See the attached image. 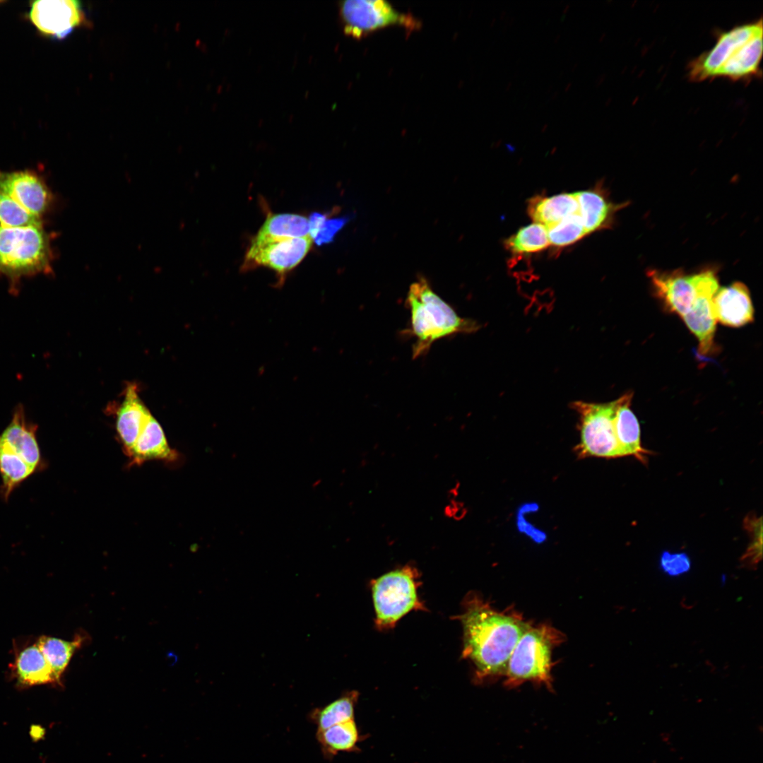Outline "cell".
<instances>
[{
  "instance_id": "cell-36",
  "label": "cell",
  "mask_w": 763,
  "mask_h": 763,
  "mask_svg": "<svg viewBox=\"0 0 763 763\" xmlns=\"http://www.w3.org/2000/svg\"><path fill=\"white\" fill-rule=\"evenodd\" d=\"M569 6H570L569 4H567L565 6L564 8L563 9V14L564 15L567 12L568 9L569 8Z\"/></svg>"
},
{
  "instance_id": "cell-38",
  "label": "cell",
  "mask_w": 763,
  "mask_h": 763,
  "mask_svg": "<svg viewBox=\"0 0 763 763\" xmlns=\"http://www.w3.org/2000/svg\"><path fill=\"white\" fill-rule=\"evenodd\" d=\"M505 15H506V11L504 10L500 13V16H499L500 18L502 19L505 16Z\"/></svg>"
},
{
  "instance_id": "cell-35",
  "label": "cell",
  "mask_w": 763,
  "mask_h": 763,
  "mask_svg": "<svg viewBox=\"0 0 763 763\" xmlns=\"http://www.w3.org/2000/svg\"><path fill=\"white\" fill-rule=\"evenodd\" d=\"M559 93H560V92L558 90L555 92L554 94L552 95L551 99L552 100L556 99V97L559 95Z\"/></svg>"
},
{
  "instance_id": "cell-3",
  "label": "cell",
  "mask_w": 763,
  "mask_h": 763,
  "mask_svg": "<svg viewBox=\"0 0 763 763\" xmlns=\"http://www.w3.org/2000/svg\"><path fill=\"white\" fill-rule=\"evenodd\" d=\"M564 635L548 624L527 627L516 643L504 673V685L514 688L526 682L552 689V650Z\"/></svg>"
},
{
  "instance_id": "cell-45",
  "label": "cell",
  "mask_w": 763,
  "mask_h": 763,
  "mask_svg": "<svg viewBox=\"0 0 763 763\" xmlns=\"http://www.w3.org/2000/svg\"><path fill=\"white\" fill-rule=\"evenodd\" d=\"M1 1H0V3H1Z\"/></svg>"
},
{
  "instance_id": "cell-9",
  "label": "cell",
  "mask_w": 763,
  "mask_h": 763,
  "mask_svg": "<svg viewBox=\"0 0 763 763\" xmlns=\"http://www.w3.org/2000/svg\"><path fill=\"white\" fill-rule=\"evenodd\" d=\"M762 18L716 33L713 47L692 59L687 66L690 81L702 82L717 78L718 73L731 54L740 45L763 31Z\"/></svg>"
},
{
  "instance_id": "cell-12",
  "label": "cell",
  "mask_w": 763,
  "mask_h": 763,
  "mask_svg": "<svg viewBox=\"0 0 763 763\" xmlns=\"http://www.w3.org/2000/svg\"><path fill=\"white\" fill-rule=\"evenodd\" d=\"M0 191L39 218L47 209L52 199L44 182L30 171L0 172Z\"/></svg>"
},
{
  "instance_id": "cell-13",
  "label": "cell",
  "mask_w": 763,
  "mask_h": 763,
  "mask_svg": "<svg viewBox=\"0 0 763 763\" xmlns=\"http://www.w3.org/2000/svg\"><path fill=\"white\" fill-rule=\"evenodd\" d=\"M579 204V214L587 235L610 228L616 214L629 202L614 203L601 182L594 187L574 192Z\"/></svg>"
},
{
  "instance_id": "cell-26",
  "label": "cell",
  "mask_w": 763,
  "mask_h": 763,
  "mask_svg": "<svg viewBox=\"0 0 763 763\" xmlns=\"http://www.w3.org/2000/svg\"><path fill=\"white\" fill-rule=\"evenodd\" d=\"M256 235L276 239L308 237L309 219L297 214H274L267 218Z\"/></svg>"
},
{
  "instance_id": "cell-39",
  "label": "cell",
  "mask_w": 763,
  "mask_h": 763,
  "mask_svg": "<svg viewBox=\"0 0 763 763\" xmlns=\"http://www.w3.org/2000/svg\"><path fill=\"white\" fill-rule=\"evenodd\" d=\"M548 127V125L547 124H545V125L543 126V128L541 129V131H542V132H544V131H545V130H547Z\"/></svg>"
},
{
  "instance_id": "cell-4",
  "label": "cell",
  "mask_w": 763,
  "mask_h": 763,
  "mask_svg": "<svg viewBox=\"0 0 763 763\" xmlns=\"http://www.w3.org/2000/svg\"><path fill=\"white\" fill-rule=\"evenodd\" d=\"M420 585L419 572L410 565L389 572L372 581L375 625L379 629L394 627L410 611L427 610L418 596Z\"/></svg>"
},
{
  "instance_id": "cell-41",
  "label": "cell",
  "mask_w": 763,
  "mask_h": 763,
  "mask_svg": "<svg viewBox=\"0 0 763 763\" xmlns=\"http://www.w3.org/2000/svg\"><path fill=\"white\" fill-rule=\"evenodd\" d=\"M578 64H579L578 63H575L574 64V66H572V72L576 69V67L578 66Z\"/></svg>"
},
{
  "instance_id": "cell-19",
  "label": "cell",
  "mask_w": 763,
  "mask_h": 763,
  "mask_svg": "<svg viewBox=\"0 0 763 763\" xmlns=\"http://www.w3.org/2000/svg\"><path fill=\"white\" fill-rule=\"evenodd\" d=\"M762 35L759 32L737 47L719 70L717 78L750 82L762 76Z\"/></svg>"
},
{
  "instance_id": "cell-14",
  "label": "cell",
  "mask_w": 763,
  "mask_h": 763,
  "mask_svg": "<svg viewBox=\"0 0 763 763\" xmlns=\"http://www.w3.org/2000/svg\"><path fill=\"white\" fill-rule=\"evenodd\" d=\"M716 322L738 328L754 320V307L747 287L741 282L719 288L712 300Z\"/></svg>"
},
{
  "instance_id": "cell-10",
  "label": "cell",
  "mask_w": 763,
  "mask_h": 763,
  "mask_svg": "<svg viewBox=\"0 0 763 763\" xmlns=\"http://www.w3.org/2000/svg\"><path fill=\"white\" fill-rule=\"evenodd\" d=\"M312 242L310 236L276 239L256 235L247 253L244 266H263L283 275L302 261Z\"/></svg>"
},
{
  "instance_id": "cell-28",
  "label": "cell",
  "mask_w": 763,
  "mask_h": 763,
  "mask_svg": "<svg viewBox=\"0 0 763 763\" xmlns=\"http://www.w3.org/2000/svg\"><path fill=\"white\" fill-rule=\"evenodd\" d=\"M504 244L513 254L536 253L550 246L545 227L536 223L520 228L506 239Z\"/></svg>"
},
{
  "instance_id": "cell-23",
  "label": "cell",
  "mask_w": 763,
  "mask_h": 763,
  "mask_svg": "<svg viewBox=\"0 0 763 763\" xmlns=\"http://www.w3.org/2000/svg\"><path fill=\"white\" fill-rule=\"evenodd\" d=\"M316 738L324 757L331 759L339 752L360 751L358 743L366 735L360 734L355 719H353L323 730H317Z\"/></svg>"
},
{
  "instance_id": "cell-18",
  "label": "cell",
  "mask_w": 763,
  "mask_h": 763,
  "mask_svg": "<svg viewBox=\"0 0 763 763\" xmlns=\"http://www.w3.org/2000/svg\"><path fill=\"white\" fill-rule=\"evenodd\" d=\"M37 426L26 418L23 406H18L0 438L17 455L35 471L41 468L42 459L36 437Z\"/></svg>"
},
{
  "instance_id": "cell-43",
  "label": "cell",
  "mask_w": 763,
  "mask_h": 763,
  "mask_svg": "<svg viewBox=\"0 0 763 763\" xmlns=\"http://www.w3.org/2000/svg\"><path fill=\"white\" fill-rule=\"evenodd\" d=\"M552 85H551L550 86V88H548V91H547V93H549V92L550 91V90L552 89Z\"/></svg>"
},
{
  "instance_id": "cell-34",
  "label": "cell",
  "mask_w": 763,
  "mask_h": 763,
  "mask_svg": "<svg viewBox=\"0 0 763 763\" xmlns=\"http://www.w3.org/2000/svg\"><path fill=\"white\" fill-rule=\"evenodd\" d=\"M572 82L568 83L567 85L564 88V91L567 92L569 90V88L572 87Z\"/></svg>"
},
{
  "instance_id": "cell-17",
  "label": "cell",
  "mask_w": 763,
  "mask_h": 763,
  "mask_svg": "<svg viewBox=\"0 0 763 763\" xmlns=\"http://www.w3.org/2000/svg\"><path fill=\"white\" fill-rule=\"evenodd\" d=\"M719 288L718 281L706 287L698 295L690 310L682 318L695 336L701 355L711 353L714 347L716 320L713 311L712 300Z\"/></svg>"
},
{
  "instance_id": "cell-24",
  "label": "cell",
  "mask_w": 763,
  "mask_h": 763,
  "mask_svg": "<svg viewBox=\"0 0 763 763\" xmlns=\"http://www.w3.org/2000/svg\"><path fill=\"white\" fill-rule=\"evenodd\" d=\"M86 639L85 634H77L71 641L45 635L37 639L38 646L59 685H61L62 675L74 653L81 647Z\"/></svg>"
},
{
  "instance_id": "cell-31",
  "label": "cell",
  "mask_w": 763,
  "mask_h": 763,
  "mask_svg": "<svg viewBox=\"0 0 763 763\" xmlns=\"http://www.w3.org/2000/svg\"><path fill=\"white\" fill-rule=\"evenodd\" d=\"M346 221L345 218L328 219L326 215L314 213L309 219V235L318 245L331 242Z\"/></svg>"
},
{
  "instance_id": "cell-11",
  "label": "cell",
  "mask_w": 763,
  "mask_h": 763,
  "mask_svg": "<svg viewBox=\"0 0 763 763\" xmlns=\"http://www.w3.org/2000/svg\"><path fill=\"white\" fill-rule=\"evenodd\" d=\"M29 18L45 35L63 38L83 22L80 2L74 0H38L31 4Z\"/></svg>"
},
{
  "instance_id": "cell-15",
  "label": "cell",
  "mask_w": 763,
  "mask_h": 763,
  "mask_svg": "<svg viewBox=\"0 0 763 763\" xmlns=\"http://www.w3.org/2000/svg\"><path fill=\"white\" fill-rule=\"evenodd\" d=\"M151 414L141 401L136 384L126 386L116 412L115 427L124 453L129 456Z\"/></svg>"
},
{
  "instance_id": "cell-22",
  "label": "cell",
  "mask_w": 763,
  "mask_h": 763,
  "mask_svg": "<svg viewBox=\"0 0 763 763\" xmlns=\"http://www.w3.org/2000/svg\"><path fill=\"white\" fill-rule=\"evenodd\" d=\"M527 213L534 223L548 228L564 218L579 213L575 193H562L551 196L536 195L527 203Z\"/></svg>"
},
{
  "instance_id": "cell-32",
  "label": "cell",
  "mask_w": 763,
  "mask_h": 763,
  "mask_svg": "<svg viewBox=\"0 0 763 763\" xmlns=\"http://www.w3.org/2000/svg\"><path fill=\"white\" fill-rule=\"evenodd\" d=\"M744 523L745 528L751 534L752 540L746 552L743 556L742 561L746 565L754 566L762 559V517L757 518L755 515L750 514L747 516Z\"/></svg>"
},
{
  "instance_id": "cell-30",
  "label": "cell",
  "mask_w": 763,
  "mask_h": 763,
  "mask_svg": "<svg viewBox=\"0 0 763 763\" xmlns=\"http://www.w3.org/2000/svg\"><path fill=\"white\" fill-rule=\"evenodd\" d=\"M0 226L28 227L42 225L40 218L30 213L10 196L0 191Z\"/></svg>"
},
{
  "instance_id": "cell-1",
  "label": "cell",
  "mask_w": 763,
  "mask_h": 763,
  "mask_svg": "<svg viewBox=\"0 0 763 763\" xmlns=\"http://www.w3.org/2000/svg\"><path fill=\"white\" fill-rule=\"evenodd\" d=\"M456 616L463 627L462 657L475 668L480 683L504 677L510 656L531 623L514 610L499 611L475 592L463 599Z\"/></svg>"
},
{
  "instance_id": "cell-7",
  "label": "cell",
  "mask_w": 763,
  "mask_h": 763,
  "mask_svg": "<svg viewBox=\"0 0 763 763\" xmlns=\"http://www.w3.org/2000/svg\"><path fill=\"white\" fill-rule=\"evenodd\" d=\"M646 275L656 297L668 311L681 318L690 310L706 287L718 281L717 271L712 268L690 274L681 268L672 271L650 268Z\"/></svg>"
},
{
  "instance_id": "cell-16",
  "label": "cell",
  "mask_w": 763,
  "mask_h": 763,
  "mask_svg": "<svg viewBox=\"0 0 763 763\" xmlns=\"http://www.w3.org/2000/svg\"><path fill=\"white\" fill-rule=\"evenodd\" d=\"M10 670L12 678L20 687L59 685L37 640L16 651Z\"/></svg>"
},
{
  "instance_id": "cell-37",
  "label": "cell",
  "mask_w": 763,
  "mask_h": 763,
  "mask_svg": "<svg viewBox=\"0 0 763 763\" xmlns=\"http://www.w3.org/2000/svg\"><path fill=\"white\" fill-rule=\"evenodd\" d=\"M560 34H558V35H557V36H556V37H555V39H554V42H555V43H557V42H558V41L560 40Z\"/></svg>"
},
{
  "instance_id": "cell-29",
  "label": "cell",
  "mask_w": 763,
  "mask_h": 763,
  "mask_svg": "<svg viewBox=\"0 0 763 763\" xmlns=\"http://www.w3.org/2000/svg\"><path fill=\"white\" fill-rule=\"evenodd\" d=\"M550 245L562 249L587 235L579 213L569 215L546 228Z\"/></svg>"
},
{
  "instance_id": "cell-33",
  "label": "cell",
  "mask_w": 763,
  "mask_h": 763,
  "mask_svg": "<svg viewBox=\"0 0 763 763\" xmlns=\"http://www.w3.org/2000/svg\"><path fill=\"white\" fill-rule=\"evenodd\" d=\"M660 566L668 576H677L690 569L691 561L685 552L663 551L660 557Z\"/></svg>"
},
{
  "instance_id": "cell-44",
  "label": "cell",
  "mask_w": 763,
  "mask_h": 763,
  "mask_svg": "<svg viewBox=\"0 0 763 763\" xmlns=\"http://www.w3.org/2000/svg\"><path fill=\"white\" fill-rule=\"evenodd\" d=\"M495 18H494V19H493V21H492V23H491V25H493V24H494V22H495Z\"/></svg>"
},
{
  "instance_id": "cell-27",
  "label": "cell",
  "mask_w": 763,
  "mask_h": 763,
  "mask_svg": "<svg viewBox=\"0 0 763 763\" xmlns=\"http://www.w3.org/2000/svg\"><path fill=\"white\" fill-rule=\"evenodd\" d=\"M35 472L32 466L0 438V475L2 478V492L6 499L17 486Z\"/></svg>"
},
{
  "instance_id": "cell-5",
  "label": "cell",
  "mask_w": 763,
  "mask_h": 763,
  "mask_svg": "<svg viewBox=\"0 0 763 763\" xmlns=\"http://www.w3.org/2000/svg\"><path fill=\"white\" fill-rule=\"evenodd\" d=\"M51 249L42 226H0V273L12 278L50 271Z\"/></svg>"
},
{
  "instance_id": "cell-21",
  "label": "cell",
  "mask_w": 763,
  "mask_h": 763,
  "mask_svg": "<svg viewBox=\"0 0 763 763\" xmlns=\"http://www.w3.org/2000/svg\"><path fill=\"white\" fill-rule=\"evenodd\" d=\"M128 456L131 464L138 465L150 460L172 462L178 455L169 446L162 428L151 415Z\"/></svg>"
},
{
  "instance_id": "cell-2",
  "label": "cell",
  "mask_w": 763,
  "mask_h": 763,
  "mask_svg": "<svg viewBox=\"0 0 763 763\" xmlns=\"http://www.w3.org/2000/svg\"><path fill=\"white\" fill-rule=\"evenodd\" d=\"M406 304L410 313L411 333L415 338L413 359L427 353L437 340L473 333L480 328L475 321L460 317L422 278L410 285Z\"/></svg>"
},
{
  "instance_id": "cell-8",
  "label": "cell",
  "mask_w": 763,
  "mask_h": 763,
  "mask_svg": "<svg viewBox=\"0 0 763 763\" xmlns=\"http://www.w3.org/2000/svg\"><path fill=\"white\" fill-rule=\"evenodd\" d=\"M339 9L345 34L357 39L393 25L418 28L411 16L399 13L384 0H346L341 2Z\"/></svg>"
},
{
  "instance_id": "cell-25",
  "label": "cell",
  "mask_w": 763,
  "mask_h": 763,
  "mask_svg": "<svg viewBox=\"0 0 763 763\" xmlns=\"http://www.w3.org/2000/svg\"><path fill=\"white\" fill-rule=\"evenodd\" d=\"M359 693L356 690L348 691L324 706L314 709L309 715L311 722L317 730H323L333 725L355 719V707Z\"/></svg>"
},
{
  "instance_id": "cell-40",
  "label": "cell",
  "mask_w": 763,
  "mask_h": 763,
  "mask_svg": "<svg viewBox=\"0 0 763 763\" xmlns=\"http://www.w3.org/2000/svg\"><path fill=\"white\" fill-rule=\"evenodd\" d=\"M511 82H509V83H507V87H506L505 90H506L507 91V90H509V89L510 88V87H511Z\"/></svg>"
},
{
  "instance_id": "cell-20",
  "label": "cell",
  "mask_w": 763,
  "mask_h": 763,
  "mask_svg": "<svg viewBox=\"0 0 763 763\" xmlns=\"http://www.w3.org/2000/svg\"><path fill=\"white\" fill-rule=\"evenodd\" d=\"M632 398L631 392L621 396L614 420L615 436L622 456H633L646 463L650 451L641 446L639 424L630 408Z\"/></svg>"
},
{
  "instance_id": "cell-42",
  "label": "cell",
  "mask_w": 763,
  "mask_h": 763,
  "mask_svg": "<svg viewBox=\"0 0 763 763\" xmlns=\"http://www.w3.org/2000/svg\"><path fill=\"white\" fill-rule=\"evenodd\" d=\"M514 20H515V18H514V17H511V18H510V21H509V25H511V24H512V23H513L514 22Z\"/></svg>"
},
{
  "instance_id": "cell-6",
  "label": "cell",
  "mask_w": 763,
  "mask_h": 763,
  "mask_svg": "<svg viewBox=\"0 0 763 763\" xmlns=\"http://www.w3.org/2000/svg\"><path fill=\"white\" fill-rule=\"evenodd\" d=\"M621 397L608 403L576 401L573 408L580 415L581 440L578 454L606 459L622 457L615 432L614 420Z\"/></svg>"
}]
</instances>
